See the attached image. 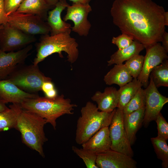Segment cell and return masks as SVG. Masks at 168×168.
Segmentation results:
<instances>
[{
	"mask_svg": "<svg viewBox=\"0 0 168 168\" xmlns=\"http://www.w3.org/2000/svg\"><path fill=\"white\" fill-rule=\"evenodd\" d=\"M152 143L158 158L162 161L163 168L168 167V146L166 140L157 136L151 138Z\"/></svg>",
	"mask_w": 168,
	"mask_h": 168,
	"instance_id": "484cf974",
	"label": "cell"
},
{
	"mask_svg": "<svg viewBox=\"0 0 168 168\" xmlns=\"http://www.w3.org/2000/svg\"><path fill=\"white\" fill-rule=\"evenodd\" d=\"M21 109L19 104H12L8 109L0 112V132L14 128Z\"/></svg>",
	"mask_w": 168,
	"mask_h": 168,
	"instance_id": "cb8c5ba5",
	"label": "cell"
},
{
	"mask_svg": "<svg viewBox=\"0 0 168 168\" xmlns=\"http://www.w3.org/2000/svg\"><path fill=\"white\" fill-rule=\"evenodd\" d=\"M78 45L76 39L68 33L43 35L37 44V54L33 64L38 65L48 56L55 53L62 58V52L67 54L68 61L73 63L78 57Z\"/></svg>",
	"mask_w": 168,
	"mask_h": 168,
	"instance_id": "277c9868",
	"label": "cell"
},
{
	"mask_svg": "<svg viewBox=\"0 0 168 168\" xmlns=\"http://www.w3.org/2000/svg\"><path fill=\"white\" fill-rule=\"evenodd\" d=\"M19 65L6 79L12 82L21 90L35 94L41 90L43 83L51 81L40 71L38 65Z\"/></svg>",
	"mask_w": 168,
	"mask_h": 168,
	"instance_id": "8992f818",
	"label": "cell"
},
{
	"mask_svg": "<svg viewBox=\"0 0 168 168\" xmlns=\"http://www.w3.org/2000/svg\"><path fill=\"white\" fill-rule=\"evenodd\" d=\"M69 5L66 0H59L54 8L48 12L47 22L50 28L51 35L61 33L70 34L71 25L61 17V13Z\"/></svg>",
	"mask_w": 168,
	"mask_h": 168,
	"instance_id": "9a60e30c",
	"label": "cell"
},
{
	"mask_svg": "<svg viewBox=\"0 0 168 168\" xmlns=\"http://www.w3.org/2000/svg\"><path fill=\"white\" fill-rule=\"evenodd\" d=\"M165 12L152 0H114L110 10L114 24L145 48L161 42Z\"/></svg>",
	"mask_w": 168,
	"mask_h": 168,
	"instance_id": "6da1fadb",
	"label": "cell"
},
{
	"mask_svg": "<svg viewBox=\"0 0 168 168\" xmlns=\"http://www.w3.org/2000/svg\"><path fill=\"white\" fill-rule=\"evenodd\" d=\"M35 94L23 91L7 79L0 80V99L5 103L20 105L25 99L37 97Z\"/></svg>",
	"mask_w": 168,
	"mask_h": 168,
	"instance_id": "2e32d148",
	"label": "cell"
},
{
	"mask_svg": "<svg viewBox=\"0 0 168 168\" xmlns=\"http://www.w3.org/2000/svg\"><path fill=\"white\" fill-rule=\"evenodd\" d=\"M23 109L33 112L45 119L54 129L57 126L56 120L65 114H72L74 108L77 106L72 103L69 99L63 95L49 98L39 96L24 100L19 105Z\"/></svg>",
	"mask_w": 168,
	"mask_h": 168,
	"instance_id": "7a4b0ae2",
	"label": "cell"
},
{
	"mask_svg": "<svg viewBox=\"0 0 168 168\" xmlns=\"http://www.w3.org/2000/svg\"><path fill=\"white\" fill-rule=\"evenodd\" d=\"M1 26H2V25H1ZM1 26H0V27H1Z\"/></svg>",
	"mask_w": 168,
	"mask_h": 168,
	"instance_id": "60d3db41",
	"label": "cell"
},
{
	"mask_svg": "<svg viewBox=\"0 0 168 168\" xmlns=\"http://www.w3.org/2000/svg\"><path fill=\"white\" fill-rule=\"evenodd\" d=\"M81 145L83 149L97 154L111 149L109 127L99 130Z\"/></svg>",
	"mask_w": 168,
	"mask_h": 168,
	"instance_id": "ac0fdd59",
	"label": "cell"
},
{
	"mask_svg": "<svg viewBox=\"0 0 168 168\" xmlns=\"http://www.w3.org/2000/svg\"><path fill=\"white\" fill-rule=\"evenodd\" d=\"M145 107L126 115L123 114V122L126 134L131 145L134 143L137 132L143 123Z\"/></svg>",
	"mask_w": 168,
	"mask_h": 168,
	"instance_id": "d6986e66",
	"label": "cell"
},
{
	"mask_svg": "<svg viewBox=\"0 0 168 168\" xmlns=\"http://www.w3.org/2000/svg\"><path fill=\"white\" fill-rule=\"evenodd\" d=\"M7 22L29 35H46L50 31L47 22L40 17L33 14L15 12L8 16Z\"/></svg>",
	"mask_w": 168,
	"mask_h": 168,
	"instance_id": "ba28073f",
	"label": "cell"
},
{
	"mask_svg": "<svg viewBox=\"0 0 168 168\" xmlns=\"http://www.w3.org/2000/svg\"><path fill=\"white\" fill-rule=\"evenodd\" d=\"M31 44L17 51L5 52L0 49V80L6 79L29 55Z\"/></svg>",
	"mask_w": 168,
	"mask_h": 168,
	"instance_id": "4fadbf2b",
	"label": "cell"
},
{
	"mask_svg": "<svg viewBox=\"0 0 168 168\" xmlns=\"http://www.w3.org/2000/svg\"><path fill=\"white\" fill-rule=\"evenodd\" d=\"M91 99L97 103L99 110L111 112L117 107L119 101L118 90L114 87H107L103 92L96 91Z\"/></svg>",
	"mask_w": 168,
	"mask_h": 168,
	"instance_id": "e0dca14e",
	"label": "cell"
},
{
	"mask_svg": "<svg viewBox=\"0 0 168 168\" xmlns=\"http://www.w3.org/2000/svg\"><path fill=\"white\" fill-rule=\"evenodd\" d=\"M149 77L152 78L157 88L161 86L168 87V60L166 59L162 63L154 67L151 71Z\"/></svg>",
	"mask_w": 168,
	"mask_h": 168,
	"instance_id": "d4e9b609",
	"label": "cell"
},
{
	"mask_svg": "<svg viewBox=\"0 0 168 168\" xmlns=\"http://www.w3.org/2000/svg\"><path fill=\"white\" fill-rule=\"evenodd\" d=\"M47 4L51 7L55 6L59 0H44Z\"/></svg>",
	"mask_w": 168,
	"mask_h": 168,
	"instance_id": "74e56055",
	"label": "cell"
},
{
	"mask_svg": "<svg viewBox=\"0 0 168 168\" xmlns=\"http://www.w3.org/2000/svg\"><path fill=\"white\" fill-rule=\"evenodd\" d=\"M145 48L144 46L138 41L134 40L128 47L118 49L112 54L107 61L108 66L123 63L135 55L139 54Z\"/></svg>",
	"mask_w": 168,
	"mask_h": 168,
	"instance_id": "7402d4cb",
	"label": "cell"
},
{
	"mask_svg": "<svg viewBox=\"0 0 168 168\" xmlns=\"http://www.w3.org/2000/svg\"><path fill=\"white\" fill-rule=\"evenodd\" d=\"M46 123L45 119L21 108L14 127L20 133L22 142L43 157V145L48 140L44 131Z\"/></svg>",
	"mask_w": 168,
	"mask_h": 168,
	"instance_id": "3957f363",
	"label": "cell"
},
{
	"mask_svg": "<svg viewBox=\"0 0 168 168\" xmlns=\"http://www.w3.org/2000/svg\"><path fill=\"white\" fill-rule=\"evenodd\" d=\"M122 34L116 37H113L112 39V44L116 45L119 49L127 48L133 42L134 40L131 36L125 33Z\"/></svg>",
	"mask_w": 168,
	"mask_h": 168,
	"instance_id": "f546056e",
	"label": "cell"
},
{
	"mask_svg": "<svg viewBox=\"0 0 168 168\" xmlns=\"http://www.w3.org/2000/svg\"><path fill=\"white\" fill-rule=\"evenodd\" d=\"M142 85L137 78H134L131 81L120 87L118 90L119 101L117 108L123 110L124 107L136 94Z\"/></svg>",
	"mask_w": 168,
	"mask_h": 168,
	"instance_id": "603a6c76",
	"label": "cell"
},
{
	"mask_svg": "<svg viewBox=\"0 0 168 168\" xmlns=\"http://www.w3.org/2000/svg\"><path fill=\"white\" fill-rule=\"evenodd\" d=\"M157 125L158 135L166 141L168 139V123L161 112L155 120Z\"/></svg>",
	"mask_w": 168,
	"mask_h": 168,
	"instance_id": "4dcf8cb0",
	"label": "cell"
},
{
	"mask_svg": "<svg viewBox=\"0 0 168 168\" xmlns=\"http://www.w3.org/2000/svg\"><path fill=\"white\" fill-rule=\"evenodd\" d=\"M50 8L44 0H23L16 12L36 15L44 20Z\"/></svg>",
	"mask_w": 168,
	"mask_h": 168,
	"instance_id": "44dd1931",
	"label": "cell"
},
{
	"mask_svg": "<svg viewBox=\"0 0 168 168\" xmlns=\"http://www.w3.org/2000/svg\"><path fill=\"white\" fill-rule=\"evenodd\" d=\"M96 164L98 168H136L132 157L110 149L97 154Z\"/></svg>",
	"mask_w": 168,
	"mask_h": 168,
	"instance_id": "5bb4252c",
	"label": "cell"
},
{
	"mask_svg": "<svg viewBox=\"0 0 168 168\" xmlns=\"http://www.w3.org/2000/svg\"><path fill=\"white\" fill-rule=\"evenodd\" d=\"M161 42L162 46L165 50L168 52V33L165 31L163 33L162 37Z\"/></svg>",
	"mask_w": 168,
	"mask_h": 168,
	"instance_id": "e575fe53",
	"label": "cell"
},
{
	"mask_svg": "<svg viewBox=\"0 0 168 168\" xmlns=\"http://www.w3.org/2000/svg\"><path fill=\"white\" fill-rule=\"evenodd\" d=\"M146 54L144 56L142 68L137 79L146 88L149 84L150 73L156 66L167 59V52L162 45L157 42L145 48Z\"/></svg>",
	"mask_w": 168,
	"mask_h": 168,
	"instance_id": "7c38bea8",
	"label": "cell"
},
{
	"mask_svg": "<svg viewBox=\"0 0 168 168\" xmlns=\"http://www.w3.org/2000/svg\"><path fill=\"white\" fill-rule=\"evenodd\" d=\"M36 40L32 35L26 34L8 22L0 28V49L5 52L14 51L31 44Z\"/></svg>",
	"mask_w": 168,
	"mask_h": 168,
	"instance_id": "9c48e42d",
	"label": "cell"
},
{
	"mask_svg": "<svg viewBox=\"0 0 168 168\" xmlns=\"http://www.w3.org/2000/svg\"><path fill=\"white\" fill-rule=\"evenodd\" d=\"M54 88V86L53 83L51 81H48L44 82L41 87V91H42L44 93Z\"/></svg>",
	"mask_w": 168,
	"mask_h": 168,
	"instance_id": "836d02e7",
	"label": "cell"
},
{
	"mask_svg": "<svg viewBox=\"0 0 168 168\" xmlns=\"http://www.w3.org/2000/svg\"><path fill=\"white\" fill-rule=\"evenodd\" d=\"M67 8L66 13L63 20L65 22L72 21L74 26L71 27V31L80 36H87L91 27L87 19L89 14L92 11L91 6L89 4L73 3Z\"/></svg>",
	"mask_w": 168,
	"mask_h": 168,
	"instance_id": "30bf717a",
	"label": "cell"
},
{
	"mask_svg": "<svg viewBox=\"0 0 168 168\" xmlns=\"http://www.w3.org/2000/svg\"><path fill=\"white\" fill-rule=\"evenodd\" d=\"M117 108L109 126L111 149L132 157L133 152L124 128L123 110Z\"/></svg>",
	"mask_w": 168,
	"mask_h": 168,
	"instance_id": "52a82bcc",
	"label": "cell"
},
{
	"mask_svg": "<svg viewBox=\"0 0 168 168\" xmlns=\"http://www.w3.org/2000/svg\"><path fill=\"white\" fill-rule=\"evenodd\" d=\"M73 151L83 161L87 168H98L96 164L97 154L87 150L79 148L76 146L72 147Z\"/></svg>",
	"mask_w": 168,
	"mask_h": 168,
	"instance_id": "f1b7e54d",
	"label": "cell"
},
{
	"mask_svg": "<svg viewBox=\"0 0 168 168\" xmlns=\"http://www.w3.org/2000/svg\"><path fill=\"white\" fill-rule=\"evenodd\" d=\"M45 96L49 98L55 97L58 95L56 89L54 88L44 93Z\"/></svg>",
	"mask_w": 168,
	"mask_h": 168,
	"instance_id": "d590c367",
	"label": "cell"
},
{
	"mask_svg": "<svg viewBox=\"0 0 168 168\" xmlns=\"http://www.w3.org/2000/svg\"><path fill=\"white\" fill-rule=\"evenodd\" d=\"M116 109L110 113L99 111L96 105L90 101L87 102L82 108L77 120L76 143L82 145L99 130L109 127Z\"/></svg>",
	"mask_w": 168,
	"mask_h": 168,
	"instance_id": "5b68a950",
	"label": "cell"
},
{
	"mask_svg": "<svg viewBox=\"0 0 168 168\" xmlns=\"http://www.w3.org/2000/svg\"><path fill=\"white\" fill-rule=\"evenodd\" d=\"M73 3H81L82 4H89L91 0H70Z\"/></svg>",
	"mask_w": 168,
	"mask_h": 168,
	"instance_id": "f35d334b",
	"label": "cell"
},
{
	"mask_svg": "<svg viewBox=\"0 0 168 168\" xmlns=\"http://www.w3.org/2000/svg\"><path fill=\"white\" fill-rule=\"evenodd\" d=\"M144 89L146 97L144 116L143 124L147 127L150 122L155 120L163 106L168 102V98L162 95L155 86L152 78Z\"/></svg>",
	"mask_w": 168,
	"mask_h": 168,
	"instance_id": "8fae6325",
	"label": "cell"
},
{
	"mask_svg": "<svg viewBox=\"0 0 168 168\" xmlns=\"http://www.w3.org/2000/svg\"><path fill=\"white\" fill-rule=\"evenodd\" d=\"M8 16L5 12L3 0H0V26L8 21Z\"/></svg>",
	"mask_w": 168,
	"mask_h": 168,
	"instance_id": "d6a6232c",
	"label": "cell"
},
{
	"mask_svg": "<svg viewBox=\"0 0 168 168\" xmlns=\"http://www.w3.org/2000/svg\"><path fill=\"white\" fill-rule=\"evenodd\" d=\"M3 101L0 99V112L5 111L9 109Z\"/></svg>",
	"mask_w": 168,
	"mask_h": 168,
	"instance_id": "8d00e7d4",
	"label": "cell"
},
{
	"mask_svg": "<svg viewBox=\"0 0 168 168\" xmlns=\"http://www.w3.org/2000/svg\"><path fill=\"white\" fill-rule=\"evenodd\" d=\"M146 97L144 89L139 88L136 94L123 109L124 114H128L133 111L145 107Z\"/></svg>",
	"mask_w": 168,
	"mask_h": 168,
	"instance_id": "4316f807",
	"label": "cell"
},
{
	"mask_svg": "<svg viewBox=\"0 0 168 168\" xmlns=\"http://www.w3.org/2000/svg\"><path fill=\"white\" fill-rule=\"evenodd\" d=\"M144 56L136 55L126 61L124 64L130 74L134 78H137L141 71Z\"/></svg>",
	"mask_w": 168,
	"mask_h": 168,
	"instance_id": "83f0119b",
	"label": "cell"
},
{
	"mask_svg": "<svg viewBox=\"0 0 168 168\" xmlns=\"http://www.w3.org/2000/svg\"><path fill=\"white\" fill-rule=\"evenodd\" d=\"M4 10L7 16L15 12L23 0H3Z\"/></svg>",
	"mask_w": 168,
	"mask_h": 168,
	"instance_id": "1f68e13d",
	"label": "cell"
},
{
	"mask_svg": "<svg viewBox=\"0 0 168 168\" xmlns=\"http://www.w3.org/2000/svg\"><path fill=\"white\" fill-rule=\"evenodd\" d=\"M164 18L166 26H168V12L166 11L164 14Z\"/></svg>",
	"mask_w": 168,
	"mask_h": 168,
	"instance_id": "ab89813d",
	"label": "cell"
},
{
	"mask_svg": "<svg viewBox=\"0 0 168 168\" xmlns=\"http://www.w3.org/2000/svg\"><path fill=\"white\" fill-rule=\"evenodd\" d=\"M133 77L123 63L115 64L104 76V80L108 85L113 84L121 87L131 81Z\"/></svg>",
	"mask_w": 168,
	"mask_h": 168,
	"instance_id": "ffe728a7",
	"label": "cell"
}]
</instances>
